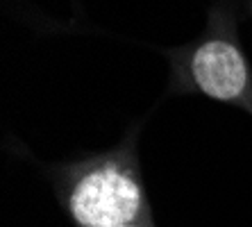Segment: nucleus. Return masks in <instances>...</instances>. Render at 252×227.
<instances>
[{
    "instance_id": "1",
    "label": "nucleus",
    "mask_w": 252,
    "mask_h": 227,
    "mask_svg": "<svg viewBox=\"0 0 252 227\" xmlns=\"http://www.w3.org/2000/svg\"><path fill=\"white\" fill-rule=\"evenodd\" d=\"M50 180L73 227H121L150 221V200L136 155V128L112 150L50 168Z\"/></svg>"
},
{
    "instance_id": "3",
    "label": "nucleus",
    "mask_w": 252,
    "mask_h": 227,
    "mask_svg": "<svg viewBox=\"0 0 252 227\" xmlns=\"http://www.w3.org/2000/svg\"><path fill=\"white\" fill-rule=\"evenodd\" d=\"M121 227H155L153 221H139V223H129V225H121Z\"/></svg>"
},
{
    "instance_id": "4",
    "label": "nucleus",
    "mask_w": 252,
    "mask_h": 227,
    "mask_svg": "<svg viewBox=\"0 0 252 227\" xmlns=\"http://www.w3.org/2000/svg\"><path fill=\"white\" fill-rule=\"evenodd\" d=\"M246 9H248V16L252 18V0H248V5H246Z\"/></svg>"
},
{
    "instance_id": "2",
    "label": "nucleus",
    "mask_w": 252,
    "mask_h": 227,
    "mask_svg": "<svg viewBox=\"0 0 252 227\" xmlns=\"http://www.w3.org/2000/svg\"><path fill=\"white\" fill-rule=\"evenodd\" d=\"M170 94H193L252 111V66L236 32L229 0L211 5L205 30L175 50H166Z\"/></svg>"
}]
</instances>
